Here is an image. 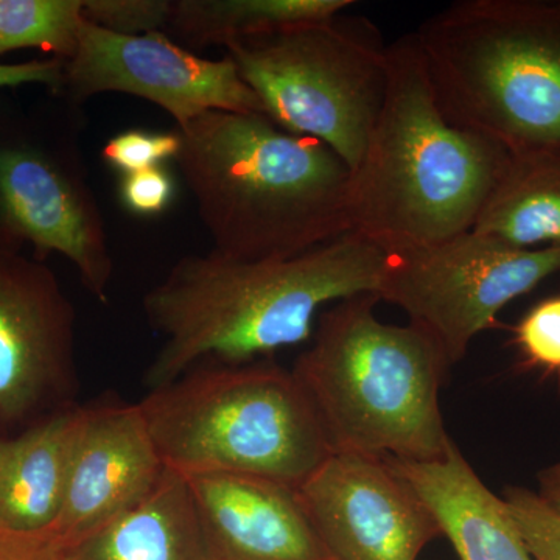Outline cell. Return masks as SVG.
I'll list each match as a JSON object with an SVG mask.
<instances>
[{
    "instance_id": "6",
    "label": "cell",
    "mask_w": 560,
    "mask_h": 560,
    "mask_svg": "<svg viewBox=\"0 0 560 560\" xmlns=\"http://www.w3.org/2000/svg\"><path fill=\"white\" fill-rule=\"evenodd\" d=\"M165 470L235 474L300 488L331 455L293 371L206 361L139 401Z\"/></svg>"
},
{
    "instance_id": "3",
    "label": "cell",
    "mask_w": 560,
    "mask_h": 560,
    "mask_svg": "<svg viewBox=\"0 0 560 560\" xmlns=\"http://www.w3.org/2000/svg\"><path fill=\"white\" fill-rule=\"evenodd\" d=\"M388 68L381 114L350 172V232L396 249L474 230L510 151L445 117L415 33L389 44Z\"/></svg>"
},
{
    "instance_id": "21",
    "label": "cell",
    "mask_w": 560,
    "mask_h": 560,
    "mask_svg": "<svg viewBox=\"0 0 560 560\" xmlns=\"http://www.w3.org/2000/svg\"><path fill=\"white\" fill-rule=\"evenodd\" d=\"M172 0H84L83 20L103 31L125 36L167 31Z\"/></svg>"
},
{
    "instance_id": "12",
    "label": "cell",
    "mask_w": 560,
    "mask_h": 560,
    "mask_svg": "<svg viewBox=\"0 0 560 560\" xmlns=\"http://www.w3.org/2000/svg\"><path fill=\"white\" fill-rule=\"evenodd\" d=\"M331 560H418L440 523L381 456L331 453L298 488Z\"/></svg>"
},
{
    "instance_id": "22",
    "label": "cell",
    "mask_w": 560,
    "mask_h": 560,
    "mask_svg": "<svg viewBox=\"0 0 560 560\" xmlns=\"http://www.w3.org/2000/svg\"><path fill=\"white\" fill-rule=\"evenodd\" d=\"M504 504L534 560H560V514L537 492L511 486L504 490Z\"/></svg>"
},
{
    "instance_id": "10",
    "label": "cell",
    "mask_w": 560,
    "mask_h": 560,
    "mask_svg": "<svg viewBox=\"0 0 560 560\" xmlns=\"http://www.w3.org/2000/svg\"><path fill=\"white\" fill-rule=\"evenodd\" d=\"M77 313L44 261L0 248V434L73 407Z\"/></svg>"
},
{
    "instance_id": "23",
    "label": "cell",
    "mask_w": 560,
    "mask_h": 560,
    "mask_svg": "<svg viewBox=\"0 0 560 560\" xmlns=\"http://www.w3.org/2000/svg\"><path fill=\"white\" fill-rule=\"evenodd\" d=\"M525 363L560 378V294L534 305L514 329Z\"/></svg>"
},
{
    "instance_id": "14",
    "label": "cell",
    "mask_w": 560,
    "mask_h": 560,
    "mask_svg": "<svg viewBox=\"0 0 560 560\" xmlns=\"http://www.w3.org/2000/svg\"><path fill=\"white\" fill-rule=\"evenodd\" d=\"M184 480L212 560H331L296 488L235 474Z\"/></svg>"
},
{
    "instance_id": "17",
    "label": "cell",
    "mask_w": 560,
    "mask_h": 560,
    "mask_svg": "<svg viewBox=\"0 0 560 560\" xmlns=\"http://www.w3.org/2000/svg\"><path fill=\"white\" fill-rule=\"evenodd\" d=\"M202 548L189 485L165 470L138 506L58 551L60 560H202Z\"/></svg>"
},
{
    "instance_id": "11",
    "label": "cell",
    "mask_w": 560,
    "mask_h": 560,
    "mask_svg": "<svg viewBox=\"0 0 560 560\" xmlns=\"http://www.w3.org/2000/svg\"><path fill=\"white\" fill-rule=\"evenodd\" d=\"M106 92L153 103L175 119L176 128L212 110L267 116L228 55L209 60L165 33L117 35L84 21L57 95L75 106Z\"/></svg>"
},
{
    "instance_id": "5",
    "label": "cell",
    "mask_w": 560,
    "mask_h": 560,
    "mask_svg": "<svg viewBox=\"0 0 560 560\" xmlns=\"http://www.w3.org/2000/svg\"><path fill=\"white\" fill-rule=\"evenodd\" d=\"M415 36L452 124L511 154L560 151V2L459 0Z\"/></svg>"
},
{
    "instance_id": "20",
    "label": "cell",
    "mask_w": 560,
    "mask_h": 560,
    "mask_svg": "<svg viewBox=\"0 0 560 560\" xmlns=\"http://www.w3.org/2000/svg\"><path fill=\"white\" fill-rule=\"evenodd\" d=\"M84 0H0V57L35 49L69 61L79 49Z\"/></svg>"
},
{
    "instance_id": "16",
    "label": "cell",
    "mask_w": 560,
    "mask_h": 560,
    "mask_svg": "<svg viewBox=\"0 0 560 560\" xmlns=\"http://www.w3.org/2000/svg\"><path fill=\"white\" fill-rule=\"evenodd\" d=\"M81 407L0 434V530L47 536L60 517Z\"/></svg>"
},
{
    "instance_id": "18",
    "label": "cell",
    "mask_w": 560,
    "mask_h": 560,
    "mask_svg": "<svg viewBox=\"0 0 560 560\" xmlns=\"http://www.w3.org/2000/svg\"><path fill=\"white\" fill-rule=\"evenodd\" d=\"M474 231L517 248L560 246V151L511 154Z\"/></svg>"
},
{
    "instance_id": "8",
    "label": "cell",
    "mask_w": 560,
    "mask_h": 560,
    "mask_svg": "<svg viewBox=\"0 0 560 560\" xmlns=\"http://www.w3.org/2000/svg\"><path fill=\"white\" fill-rule=\"evenodd\" d=\"M75 127L51 110L0 97V248L65 257L97 301L114 259Z\"/></svg>"
},
{
    "instance_id": "27",
    "label": "cell",
    "mask_w": 560,
    "mask_h": 560,
    "mask_svg": "<svg viewBox=\"0 0 560 560\" xmlns=\"http://www.w3.org/2000/svg\"><path fill=\"white\" fill-rule=\"evenodd\" d=\"M0 560H60V551L47 536L0 530Z\"/></svg>"
},
{
    "instance_id": "25",
    "label": "cell",
    "mask_w": 560,
    "mask_h": 560,
    "mask_svg": "<svg viewBox=\"0 0 560 560\" xmlns=\"http://www.w3.org/2000/svg\"><path fill=\"white\" fill-rule=\"evenodd\" d=\"M120 200L135 215H160L175 197V183L164 167L147 168L121 176Z\"/></svg>"
},
{
    "instance_id": "13",
    "label": "cell",
    "mask_w": 560,
    "mask_h": 560,
    "mask_svg": "<svg viewBox=\"0 0 560 560\" xmlns=\"http://www.w3.org/2000/svg\"><path fill=\"white\" fill-rule=\"evenodd\" d=\"M164 471L139 401L81 407L65 501L47 537L57 550L84 539L138 506Z\"/></svg>"
},
{
    "instance_id": "2",
    "label": "cell",
    "mask_w": 560,
    "mask_h": 560,
    "mask_svg": "<svg viewBox=\"0 0 560 560\" xmlns=\"http://www.w3.org/2000/svg\"><path fill=\"white\" fill-rule=\"evenodd\" d=\"M176 130L178 171L221 256L289 259L352 231L350 168L319 140L226 110Z\"/></svg>"
},
{
    "instance_id": "28",
    "label": "cell",
    "mask_w": 560,
    "mask_h": 560,
    "mask_svg": "<svg viewBox=\"0 0 560 560\" xmlns=\"http://www.w3.org/2000/svg\"><path fill=\"white\" fill-rule=\"evenodd\" d=\"M537 480H539L537 495L560 514V459L540 470Z\"/></svg>"
},
{
    "instance_id": "15",
    "label": "cell",
    "mask_w": 560,
    "mask_h": 560,
    "mask_svg": "<svg viewBox=\"0 0 560 560\" xmlns=\"http://www.w3.org/2000/svg\"><path fill=\"white\" fill-rule=\"evenodd\" d=\"M429 504L459 560H534L501 497L453 444L441 459L386 458Z\"/></svg>"
},
{
    "instance_id": "26",
    "label": "cell",
    "mask_w": 560,
    "mask_h": 560,
    "mask_svg": "<svg viewBox=\"0 0 560 560\" xmlns=\"http://www.w3.org/2000/svg\"><path fill=\"white\" fill-rule=\"evenodd\" d=\"M62 73H65V61L58 58L0 65V91L14 90L27 84H40L51 94H58L61 90Z\"/></svg>"
},
{
    "instance_id": "1",
    "label": "cell",
    "mask_w": 560,
    "mask_h": 560,
    "mask_svg": "<svg viewBox=\"0 0 560 560\" xmlns=\"http://www.w3.org/2000/svg\"><path fill=\"white\" fill-rule=\"evenodd\" d=\"M385 249L355 232L289 259L184 256L143 296L164 340L145 385H167L206 361L246 363L312 340L320 308L377 293Z\"/></svg>"
},
{
    "instance_id": "24",
    "label": "cell",
    "mask_w": 560,
    "mask_h": 560,
    "mask_svg": "<svg viewBox=\"0 0 560 560\" xmlns=\"http://www.w3.org/2000/svg\"><path fill=\"white\" fill-rule=\"evenodd\" d=\"M180 145L183 139L178 130L132 128L110 138L103 147L102 158L110 167L124 175H130L147 168L160 167L164 161L176 160Z\"/></svg>"
},
{
    "instance_id": "19",
    "label": "cell",
    "mask_w": 560,
    "mask_h": 560,
    "mask_svg": "<svg viewBox=\"0 0 560 560\" xmlns=\"http://www.w3.org/2000/svg\"><path fill=\"white\" fill-rule=\"evenodd\" d=\"M352 0H173L167 31L195 47L223 46L330 20Z\"/></svg>"
},
{
    "instance_id": "7",
    "label": "cell",
    "mask_w": 560,
    "mask_h": 560,
    "mask_svg": "<svg viewBox=\"0 0 560 560\" xmlns=\"http://www.w3.org/2000/svg\"><path fill=\"white\" fill-rule=\"evenodd\" d=\"M389 44L366 18L291 25L226 47L242 79L280 127L359 165L388 90Z\"/></svg>"
},
{
    "instance_id": "9",
    "label": "cell",
    "mask_w": 560,
    "mask_h": 560,
    "mask_svg": "<svg viewBox=\"0 0 560 560\" xmlns=\"http://www.w3.org/2000/svg\"><path fill=\"white\" fill-rule=\"evenodd\" d=\"M560 275V246L525 249L467 231L431 245L385 249L375 296L440 342L452 366L471 341L500 327L510 302Z\"/></svg>"
},
{
    "instance_id": "4",
    "label": "cell",
    "mask_w": 560,
    "mask_h": 560,
    "mask_svg": "<svg viewBox=\"0 0 560 560\" xmlns=\"http://www.w3.org/2000/svg\"><path fill=\"white\" fill-rule=\"evenodd\" d=\"M378 302L366 293L331 304L291 371L331 453L441 459L455 444L440 401L451 360L422 327L378 319Z\"/></svg>"
}]
</instances>
